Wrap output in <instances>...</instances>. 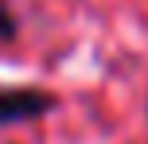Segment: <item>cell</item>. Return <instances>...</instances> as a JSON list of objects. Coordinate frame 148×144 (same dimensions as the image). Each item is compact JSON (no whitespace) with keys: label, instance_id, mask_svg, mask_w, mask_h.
Instances as JSON below:
<instances>
[{"label":"cell","instance_id":"6da1fadb","mask_svg":"<svg viewBox=\"0 0 148 144\" xmlns=\"http://www.w3.org/2000/svg\"><path fill=\"white\" fill-rule=\"evenodd\" d=\"M59 105L51 90H39V86H0V125H23L47 117Z\"/></svg>","mask_w":148,"mask_h":144},{"label":"cell","instance_id":"7a4b0ae2","mask_svg":"<svg viewBox=\"0 0 148 144\" xmlns=\"http://www.w3.org/2000/svg\"><path fill=\"white\" fill-rule=\"evenodd\" d=\"M16 35H20V20H16V12L0 0V43H12Z\"/></svg>","mask_w":148,"mask_h":144},{"label":"cell","instance_id":"3957f363","mask_svg":"<svg viewBox=\"0 0 148 144\" xmlns=\"http://www.w3.org/2000/svg\"><path fill=\"white\" fill-rule=\"evenodd\" d=\"M144 117H148V109H144Z\"/></svg>","mask_w":148,"mask_h":144}]
</instances>
